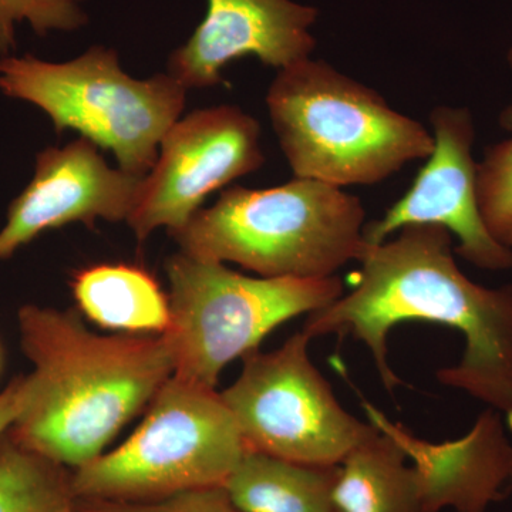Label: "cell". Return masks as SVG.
Listing matches in <instances>:
<instances>
[{"mask_svg": "<svg viewBox=\"0 0 512 512\" xmlns=\"http://www.w3.org/2000/svg\"><path fill=\"white\" fill-rule=\"evenodd\" d=\"M352 291L306 319L309 338L336 335L363 343L384 389L402 386L389 360V335L404 322H431L464 338L457 365L437 370L443 386L500 413L512 433V284L485 288L454 259L453 235L439 225H407L369 245Z\"/></svg>", "mask_w": 512, "mask_h": 512, "instance_id": "cell-1", "label": "cell"}, {"mask_svg": "<svg viewBox=\"0 0 512 512\" xmlns=\"http://www.w3.org/2000/svg\"><path fill=\"white\" fill-rule=\"evenodd\" d=\"M20 346L33 365L8 434L66 468L92 463L174 375L164 335L101 336L74 311L25 305Z\"/></svg>", "mask_w": 512, "mask_h": 512, "instance_id": "cell-2", "label": "cell"}, {"mask_svg": "<svg viewBox=\"0 0 512 512\" xmlns=\"http://www.w3.org/2000/svg\"><path fill=\"white\" fill-rule=\"evenodd\" d=\"M362 201L295 177L264 190L232 187L171 238L201 261L234 262L264 278H329L367 248Z\"/></svg>", "mask_w": 512, "mask_h": 512, "instance_id": "cell-3", "label": "cell"}, {"mask_svg": "<svg viewBox=\"0 0 512 512\" xmlns=\"http://www.w3.org/2000/svg\"><path fill=\"white\" fill-rule=\"evenodd\" d=\"M266 106L293 175L333 187L382 183L434 148L423 124L323 60L279 70Z\"/></svg>", "mask_w": 512, "mask_h": 512, "instance_id": "cell-4", "label": "cell"}, {"mask_svg": "<svg viewBox=\"0 0 512 512\" xmlns=\"http://www.w3.org/2000/svg\"><path fill=\"white\" fill-rule=\"evenodd\" d=\"M0 92L46 113L57 133L77 131L110 151L120 170L146 177L165 134L180 120L187 90L168 73L136 79L116 50L94 46L69 62L0 59Z\"/></svg>", "mask_w": 512, "mask_h": 512, "instance_id": "cell-5", "label": "cell"}, {"mask_svg": "<svg viewBox=\"0 0 512 512\" xmlns=\"http://www.w3.org/2000/svg\"><path fill=\"white\" fill-rule=\"evenodd\" d=\"M174 375L217 389L222 370L258 350L276 328L325 308L345 293L329 278H264L178 252L165 262Z\"/></svg>", "mask_w": 512, "mask_h": 512, "instance_id": "cell-6", "label": "cell"}, {"mask_svg": "<svg viewBox=\"0 0 512 512\" xmlns=\"http://www.w3.org/2000/svg\"><path fill=\"white\" fill-rule=\"evenodd\" d=\"M120 447L73 471L77 500L154 501L224 487L247 444L217 389L171 376Z\"/></svg>", "mask_w": 512, "mask_h": 512, "instance_id": "cell-7", "label": "cell"}, {"mask_svg": "<svg viewBox=\"0 0 512 512\" xmlns=\"http://www.w3.org/2000/svg\"><path fill=\"white\" fill-rule=\"evenodd\" d=\"M311 342L301 330L279 349L245 356L241 375L221 396L248 450L309 466H339L377 429L339 403L313 365Z\"/></svg>", "mask_w": 512, "mask_h": 512, "instance_id": "cell-8", "label": "cell"}, {"mask_svg": "<svg viewBox=\"0 0 512 512\" xmlns=\"http://www.w3.org/2000/svg\"><path fill=\"white\" fill-rule=\"evenodd\" d=\"M264 163L261 126L254 117L229 104L192 111L165 134L127 224L138 242L160 228L173 235L212 192Z\"/></svg>", "mask_w": 512, "mask_h": 512, "instance_id": "cell-9", "label": "cell"}, {"mask_svg": "<svg viewBox=\"0 0 512 512\" xmlns=\"http://www.w3.org/2000/svg\"><path fill=\"white\" fill-rule=\"evenodd\" d=\"M434 148L412 187L380 220L365 227L367 245H379L407 225H439L458 239L454 252L485 271L512 269V249L488 231L477 195L473 116L463 107L430 113Z\"/></svg>", "mask_w": 512, "mask_h": 512, "instance_id": "cell-10", "label": "cell"}, {"mask_svg": "<svg viewBox=\"0 0 512 512\" xmlns=\"http://www.w3.org/2000/svg\"><path fill=\"white\" fill-rule=\"evenodd\" d=\"M100 148L80 137L63 147H49L36 157L35 175L10 204L0 229V259L50 229L99 220L128 221L144 177L111 168Z\"/></svg>", "mask_w": 512, "mask_h": 512, "instance_id": "cell-11", "label": "cell"}, {"mask_svg": "<svg viewBox=\"0 0 512 512\" xmlns=\"http://www.w3.org/2000/svg\"><path fill=\"white\" fill-rule=\"evenodd\" d=\"M207 15L168 57L167 73L185 90L224 82L222 70L244 57L282 70L309 59L319 9L293 0H207Z\"/></svg>", "mask_w": 512, "mask_h": 512, "instance_id": "cell-12", "label": "cell"}, {"mask_svg": "<svg viewBox=\"0 0 512 512\" xmlns=\"http://www.w3.org/2000/svg\"><path fill=\"white\" fill-rule=\"evenodd\" d=\"M367 419L412 461L423 512H487L512 495V443L500 413L487 409L460 439L430 443L394 423L373 404Z\"/></svg>", "mask_w": 512, "mask_h": 512, "instance_id": "cell-13", "label": "cell"}, {"mask_svg": "<svg viewBox=\"0 0 512 512\" xmlns=\"http://www.w3.org/2000/svg\"><path fill=\"white\" fill-rule=\"evenodd\" d=\"M70 286L80 312L100 328L130 335H164L170 328L168 295L141 266H87L73 275Z\"/></svg>", "mask_w": 512, "mask_h": 512, "instance_id": "cell-14", "label": "cell"}, {"mask_svg": "<svg viewBox=\"0 0 512 512\" xmlns=\"http://www.w3.org/2000/svg\"><path fill=\"white\" fill-rule=\"evenodd\" d=\"M339 466H309L247 450L224 488L241 512H336Z\"/></svg>", "mask_w": 512, "mask_h": 512, "instance_id": "cell-15", "label": "cell"}, {"mask_svg": "<svg viewBox=\"0 0 512 512\" xmlns=\"http://www.w3.org/2000/svg\"><path fill=\"white\" fill-rule=\"evenodd\" d=\"M333 504L336 512H423L416 471L379 430L339 464Z\"/></svg>", "mask_w": 512, "mask_h": 512, "instance_id": "cell-16", "label": "cell"}, {"mask_svg": "<svg viewBox=\"0 0 512 512\" xmlns=\"http://www.w3.org/2000/svg\"><path fill=\"white\" fill-rule=\"evenodd\" d=\"M76 501L66 467L8 433L0 439V512H73Z\"/></svg>", "mask_w": 512, "mask_h": 512, "instance_id": "cell-17", "label": "cell"}, {"mask_svg": "<svg viewBox=\"0 0 512 512\" xmlns=\"http://www.w3.org/2000/svg\"><path fill=\"white\" fill-rule=\"evenodd\" d=\"M477 195L488 231L512 249V136L487 148L477 164Z\"/></svg>", "mask_w": 512, "mask_h": 512, "instance_id": "cell-18", "label": "cell"}, {"mask_svg": "<svg viewBox=\"0 0 512 512\" xmlns=\"http://www.w3.org/2000/svg\"><path fill=\"white\" fill-rule=\"evenodd\" d=\"M84 0H0V53L15 49L16 26L28 23L39 36L72 32L87 22Z\"/></svg>", "mask_w": 512, "mask_h": 512, "instance_id": "cell-19", "label": "cell"}, {"mask_svg": "<svg viewBox=\"0 0 512 512\" xmlns=\"http://www.w3.org/2000/svg\"><path fill=\"white\" fill-rule=\"evenodd\" d=\"M76 512H241L224 487L185 491L154 501L77 500Z\"/></svg>", "mask_w": 512, "mask_h": 512, "instance_id": "cell-20", "label": "cell"}, {"mask_svg": "<svg viewBox=\"0 0 512 512\" xmlns=\"http://www.w3.org/2000/svg\"><path fill=\"white\" fill-rule=\"evenodd\" d=\"M26 399V376L15 377L0 392V439L18 419Z\"/></svg>", "mask_w": 512, "mask_h": 512, "instance_id": "cell-21", "label": "cell"}, {"mask_svg": "<svg viewBox=\"0 0 512 512\" xmlns=\"http://www.w3.org/2000/svg\"><path fill=\"white\" fill-rule=\"evenodd\" d=\"M507 59L512 69V47L510 52H508ZM500 126L503 127L504 130L512 131V103L501 113Z\"/></svg>", "mask_w": 512, "mask_h": 512, "instance_id": "cell-22", "label": "cell"}, {"mask_svg": "<svg viewBox=\"0 0 512 512\" xmlns=\"http://www.w3.org/2000/svg\"><path fill=\"white\" fill-rule=\"evenodd\" d=\"M2 363H3V355H2V348H0V370H2Z\"/></svg>", "mask_w": 512, "mask_h": 512, "instance_id": "cell-23", "label": "cell"}, {"mask_svg": "<svg viewBox=\"0 0 512 512\" xmlns=\"http://www.w3.org/2000/svg\"><path fill=\"white\" fill-rule=\"evenodd\" d=\"M73 512H76V510H74Z\"/></svg>", "mask_w": 512, "mask_h": 512, "instance_id": "cell-24", "label": "cell"}]
</instances>
